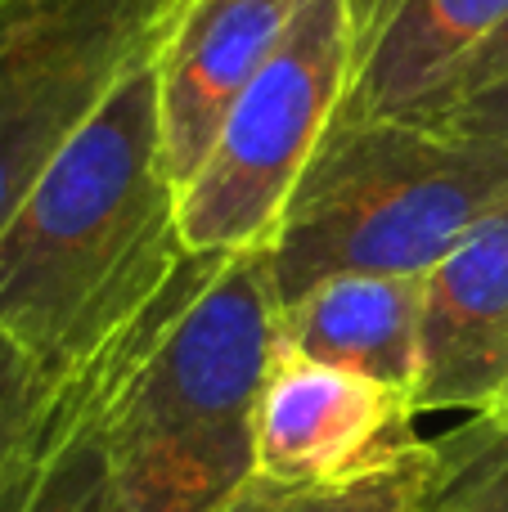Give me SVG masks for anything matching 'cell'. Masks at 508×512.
Returning a JSON list of instances; mask_svg holds the SVG:
<instances>
[{"mask_svg": "<svg viewBox=\"0 0 508 512\" xmlns=\"http://www.w3.org/2000/svg\"><path fill=\"white\" fill-rule=\"evenodd\" d=\"M153 54L54 153L0 230V342L45 369L90 355L185 261Z\"/></svg>", "mask_w": 508, "mask_h": 512, "instance_id": "1", "label": "cell"}, {"mask_svg": "<svg viewBox=\"0 0 508 512\" xmlns=\"http://www.w3.org/2000/svg\"><path fill=\"white\" fill-rule=\"evenodd\" d=\"M275 355L270 248L185 252L99 414L108 468L135 512H212L252 477V427Z\"/></svg>", "mask_w": 508, "mask_h": 512, "instance_id": "2", "label": "cell"}, {"mask_svg": "<svg viewBox=\"0 0 508 512\" xmlns=\"http://www.w3.org/2000/svg\"><path fill=\"white\" fill-rule=\"evenodd\" d=\"M508 203V144L419 117L333 126L270 243L279 306L333 274L428 279Z\"/></svg>", "mask_w": 508, "mask_h": 512, "instance_id": "3", "label": "cell"}, {"mask_svg": "<svg viewBox=\"0 0 508 512\" xmlns=\"http://www.w3.org/2000/svg\"><path fill=\"white\" fill-rule=\"evenodd\" d=\"M356 0H306L198 171L176 189L185 252L234 256L275 243L279 221L324 149L356 72Z\"/></svg>", "mask_w": 508, "mask_h": 512, "instance_id": "4", "label": "cell"}, {"mask_svg": "<svg viewBox=\"0 0 508 512\" xmlns=\"http://www.w3.org/2000/svg\"><path fill=\"white\" fill-rule=\"evenodd\" d=\"M180 0H0V230L167 36Z\"/></svg>", "mask_w": 508, "mask_h": 512, "instance_id": "5", "label": "cell"}, {"mask_svg": "<svg viewBox=\"0 0 508 512\" xmlns=\"http://www.w3.org/2000/svg\"><path fill=\"white\" fill-rule=\"evenodd\" d=\"M410 391L279 346L252 427V477L279 490H342L423 445Z\"/></svg>", "mask_w": 508, "mask_h": 512, "instance_id": "6", "label": "cell"}, {"mask_svg": "<svg viewBox=\"0 0 508 512\" xmlns=\"http://www.w3.org/2000/svg\"><path fill=\"white\" fill-rule=\"evenodd\" d=\"M306 0H180L167 23L158 72L162 153L176 189L198 171L230 108Z\"/></svg>", "mask_w": 508, "mask_h": 512, "instance_id": "7", "label": "cell"}, {"mask_svg": "<svg viewBox=\"0 0 508 512\" xmlns=\"http://www.w3.org/2000/svg\"><path fill=\"white\" fill-rule=\"evenodd\" d=\"M508 391V203L423 279L414 409L491 414Z\"/></svg>", "mask_w": 508, "mask_h": 512, "instance_id": "8", "label": "cell"}, {"mask_svg": "<svg viewBox=\"0 0 508 512\" xmlns=\"http://www.w3.org/2000/svg\"><path fill=\"white\" fill-rule=\"evenodd\" d=\"M508 18V0H356V72L338 126L410 117Z\"/></svg>", "mask_w": 508, "mask_h": 512, "instance_id": "9", "label": "cell"}, {"mask_svg": "<svg viewBox=\"0 0 508 512\" xmlns=\"http://www.w3.org/2000/svg\"><path fill=\"white\" fill-rule=\"evenodd\" d=\"M419 274H333L279 306V346L410 391L419 378Z\"/></svg>", "mask_w": 508, "mask_h": 512, "instance_id": "10", "label": "cell"}, {"mask_svg": "<svg viewBox=\"0 0 508 512\" xmlns=\"http://www.w3.org/2000/svg\"><path fill=\"white\" fill-rule=\"evenodd\" d=\"M167 283H162V288H167ZM162 288L153 292L131 319H122L95 351L81 355L77 364H68L54 423H50V432H45L41 450H36V459H32V468H27L9 512H135L131 499L117 490L113 468H108L99 414H104L108 387H113L122 360L131 355L140 328L149 324Z\"/></svg>", "mask_w": 508, "mask_h": 512, "instance_id": "11", "label": "cell"}, {"mask_svg": "<svg viewBox=\"0 0 508 512\" xmlns=\"http://www.w3.org/2000/svg\"><path fill=\"white\" fill-rule=\"evenodd\" d=\"M410 512H508V414H468L428 441Z\"/></svg>", "mask_w": 508, "mask_h": 512, "instance_id": "12", "label": "cell"}, {"mask_svg": "<svg viewBox=\"0 0 508 512\" xmlns=\"http://www.w3.org/2000/svg\"><path fill=\"white\" fill-rule=\"evenodd\" d=\"M68 369H45L18 346L0 342V512H9L45 432L54 423Z\"/></svg>", "mask_w": 508, "mask_h": 512, "instance_id": "13", "label": "cell"}, {"mask_svg": "<svg viewBox=\"0 0 508 512\" xmlns=\"http://www.w3.org/2000/svg\"><path fill=\"white\" fill-rule=\"evenodd\" d=\"M423 454H428V441L405 463L378 472V477L356 481V486H342V490H279V486L248 477L212 512H410L414 490H419Z\"/></svg>", "mask_w": 508, "mask_h": 512, "instance_id": "14", "label": "cell"}, {"mask_svg": "<svg viewBox=\"0 0 508 512\" xmlns=\"http://www.w3.org/2000/svg\"><path fill=\"white\" fill-rule=\"evenodd\" d=\"M508 72V18H504V27L491 36V41L482 45V50H473L464 63H459L455 72H450L446 81H441L437 90H432L428 99H423L419 108H414L410 117H432V113H446V108H455L459 99H468L473 90H482V86H491L495 77H504Z\"/></svg>", "mask_w": 508, "mask_h": 512, "instance_id": "15", "label": "cell"}, {"mask_svg": "<svg viewBox=\"0 0 508 512\" xmlns=\"http://www.w3.org/2000/svg\"><path fill=\"white\" fill-rule=\"evenodd\" d=\"M428 126H441V131L455 135H473V140H491V144H508V72L495 77L491 86L473 90L468 99H459L446 113L419 117Z\"/></svg>", "mask_w": 508, "mask_h": 512, "instance_id": "16", "label": "cell"}, {"mask_svg": "<svg viewBox=\"0 0 508 512\" xmlns=\"http://www.w3.org/2000/svg\"><path fill=\"white\" fill-rule=\"evenodd\" d=\"M500 414H508V391H504V400H500Z\"/></svg>", "mask_w": 508, "mask_h": 512, "instance_id": "17", "label": "cell"}]
</instances>
